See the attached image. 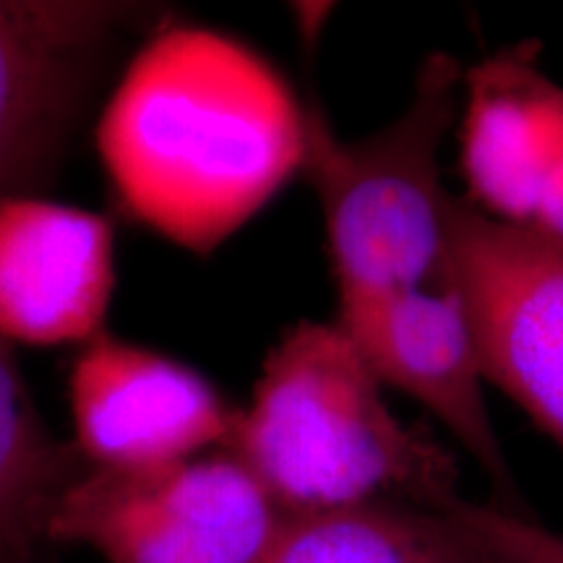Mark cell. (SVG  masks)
Wrapping results in <instances>:
<instances>
[{
  "mask_svg": "<svg viewBox=\"0 0 563 563\" xmlns=\"http://www.w3.org/2000/svg\"><path fill=\"white\" fill-rule=\"evenodd\" d=\"M269 563H496L446 509L415 504H365L352 509L287 514Z\"/></svg>",
  "mask_w": 563,
  "mask_h": 563,
  "instance_id": "11",
  "label": "cell"
},
{
  "mask_svg": "<svg viewBox=\"0 0 563 563\" xmlns=\"http://www.w3.org/2000/svg\"><path fill=\"white\" fill-rule=\"evenodd\" d=\"M336 327L350 336L384 389L426 407L517 509L511 467L485 399L481 350L460 295L446 282L336 302Z\"/></svg>",
  "mask_w": 563,
  "mask_h": 563,
  "instance_id": "6",
  "label": "cell"
},
{
  "mask_svg": "<svg viewBox=\"0 0 563 563\" xmlns=\"http://www.w3.org/2000/svg\"><path fill=\"white\" fill-rule=\"evenodd\" d=\"M97 152L125 217L209 253L300 173L306 110L241 42L170 26L112 89Z\"/></svg>",
  "mask_w": 563,
  "mask_h": 563,
  "instance_id": "1",
  "label": "cell"
},
{
  "mask_svg": "<svg viewBox=\"0 0 563 563\" xmlns=\"http://www.w3.org/2000/svg\"><path fill=\"white\" fill-rule=\"evenodd\" d=\"M525 230H532L538 232V235L548 238V241L563 245V146L551 175H548L538 211H534L530 228Z\"/></svg>",
  "mask_w": 563,
  "mask_h": 563,
  "instance_id": "14",
  "label": "cell"
},
{
  "mask_svg": "<svg viewBox=\"0 0 563 563\" xmlns=\"http://www.w3.org/2000/svg\"><path fill=\"white\" fill-rule=\"evenodd\" d=\"M68 399L76 454L108 470L162 467L222 449L235 420L194 368L108 332L76 355Z\"/></svg>",
  "mask_w": 563,
  "mask_h": 563,
  "instance_id": "8",
  "label": "cell"
},
{
  "mask_svg": "<svg viewBox=\"0 0 563 563\" xmlns=\"http://www.w3.org/2000/svg\"><path fill=\"white\" fill-rule=\"evenodd\" d=\"M456 136L470 203L530 228L563 146V87L540 68L538 47H504L464 70Z\"/></svg>",
  "mask_w": 563,
  "mask_h": 563,
  "instance_id": "10",
  "label": "cell"
},
{
  "mask_svg": "<svg viewBox=\"0 0 563 563\" xmlns=\"http://www.w3.org/2000/svg\"><path fill=\"white\" fill-rule=\"evenodd\" d=\"M454 509L496 563H563V534L545 530L522 511L470 504L462 496Z\"/></svg>",
  "mask_w": 563,
  "mask_h": 563,
  "instance_id": "13",
  "label": "cell"
},
{
  "mask_svg": "<svg viewBox=\"0 0 563 563\" xmlns=\"http://www.w3.org/2000/svg\"><path fill=\"white\" fill-rule=\"evenodd\" d=\"M79 473L42 422L11 344L0 340V563H32L55 501Z\"/></svg>",
  "mask_w": 563,
  "mask_h": 563,
  "instance_id": "12",
  "label": "cell"
},
{
  "mask_svg": "<svg viewBox=\"0 0 563 563\" xmlns=\"http://www.w3.org/2000/svg\"><path fill=\"white\" fill-rule=\"evenodd\" d=\"M287 514L228 449L146 470H84L47 540L108 563H269Z\"/></svg>",
  "mask_w": 563,
  "mask_h": 563,
  "instance_id": "4",
  "label": "cell"
},
{
  "mask_svg": "<svg viewBox=\"0 0 563 563\" xmlns=\"http://www.w3.org/2000/svg\"><path fill=\"white\" fill-rule=\"evenodd\" d=\"M443 282L470 316L488 384L563 449V245L452 196Z\"/></svg>",
  "mask_w": 563,
  "mask_h": 563,
  "instance_id": "5",
  "label": "cell"
},
{
  "mask_svg": "<svg viewBox=\"0 0 563 563\" xmlns=\"http://www.w3.org/2000/svg\"><path fill=\"white\" fill-rule=\"evenodd\" d=\"M228 452L285 514L460 498L452 454L391 412L384 386L350 336L302 321L274 344Z\"/></svg>",
  "mask_w": 563,
  "mask_h": 563,
  "instance_id": "2",
  "label": "cell"
},
{
  "mask_svg": "<svg viewBox=\"0 0 563 563\" xmlns=\"http://www.w3.org/2000/svg\"><path fill=\"white\" fill-rule=\"evenodd\" d=\"M139 5L0 0V201L51 175L91 76Z\"/></svg>",
  "mask_w": 563,
  "mask_h": 563,
  "instance_id": "7",
  "label": "cell"
},
{
  "mask_svg": "<svg viewBox=\"0 0 563 563\" xmlns=\"http://www.w3.org/2000/svg\"><path fill=\"white\" fill-rule=\"evenodd\" d=\"M464 70L433 53L415 74L410 102L371 136H336L321 108L306 110L302 167L321 201L340 300L443 282L446 211L441 150L456 131Z\"/></svg>",
  "mask_w": 563,
  "mask_h": 563,
  "instance_id": "3",
  "label": "cell"
},
{
  "mask_svg": "<svg viewBox=\"0 0 563 563\" xmlns=\"http://www.w3.org/2000/svg\"><path fill=\"white\" fill-rule=\"evenodd\" d=\"M95 211L11 196L0 201V340L30 347L87 344L102 332L115 253Z\"/></svg>",
  "mask_w": 563,
  "mask_h": 563,
  "instance_id": "9",
  "label": "cell"
}]
</instances>
